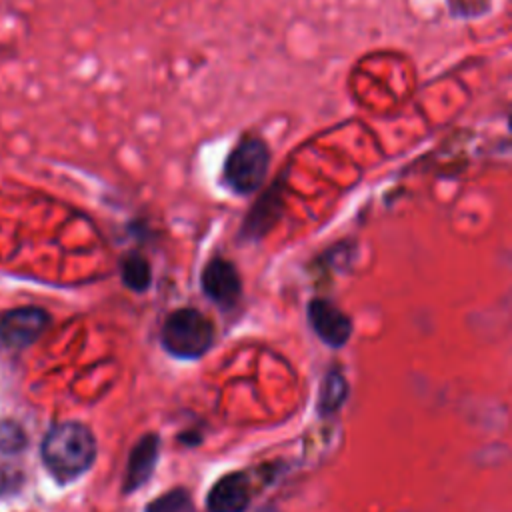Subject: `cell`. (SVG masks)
<instances>
[{
	"label": "cell",
	"mask_w": 512,
	"mask_h": 512,
	"mask_svg": "<svg viewBox=\"0 0 512 512\" xmlns=\"http://www.w3.org/2000/svg\"><path fill=\"white\" fill-rule=\"evenodd\" d=\"M146 512H192V500L184 490H172L148 504Z\"/></svg>",
	"instance_id": "obj_11"
},
{
	"label": "cell",
	"mask_w": 512,
	"mask_h": 512,
	"mask_svg": "<svg viewBox=\"0 0 512 512\" xmlns=\"http://www.w3.org/2000/svg\"><path fill=\"white\" fill-rule=\"evenodd\" d=\"M308 318L314 332L330 346H342L350 338L352 326L348 316L326 300L310 302Z\"/></svg>",
	"instance_id": "obj_5"
},
{
	"label": "cell",
	"mask_w": 512,
	"mask_h": 512,
	"mask_svg": "<svg viewBox=\"0 0 512 512\" xmlns=\"http://www.w3.org/2000/svg\"><path fill=\"white\" fill-rule=\"evenodd\" d=\"M204 292L218 304H232L240 294V278L236 268L222 258L206 264L202 272Z\"/></svg>",
	"instance_id": "obj_7"
},
{
	"label": "cell",
	"mask_w": 512,
	"mask_h": 512,
	"mask_svg": "<svg viewBox=\"0 0 512 512\" xmlns=\"http://www.w3.org/2000/svg\"><path fill=\"white\" fill-rule=\"evenodd\" d=\"M122 278L132 290H146L150 284V266L142 256H128L122 262Z\"/></svg>",
	"instance_id": "obj_9"
},
{
	"label": "cell",
	"mask_w": 512,
	"mask_h": 512,
	"mask_svg": "<svg viewBox=\"0 0 512 512\" xmlns=\"http://www.w3.org/2000/svg\"><path fill=\"white\" fill-rule=\"evenodd\" d=\"M214 340L212 322L194 308L172 312L162 326L164 348L178 358L202 356Z\"/></svg>",
	"instance_id": "obj_2"
},
{
	"label": "cell",
	"mask_w": 512,
	"mask_h": 512,
	"mask_svg": "<svg viewBox=\"0 0 512 512\" xmlns=\"http://www.w3.org/2000/svg\"><path fill=\"white\" fill-rule=\"evenodd\" d=\"M24 442V432L14 422H0V450L16 452Z\"/></svg>",
	"instance_id": "obj_13"
},
{
	"label": "cell",
	"mask_w": 512,
	"mask_h": 512,
	"mask_svg": "<svg viewBox=\"0 0 512 512\" xmlns=\"http://www.w3.org/2000/svg\"><path fill=\"white\" fill-rule=\"evenodd\" d=\"M250 502V482L242 472L222 476L208 492V512H244Z\"/></svg>",
	"instance_id": "obj_6"
},
{
	"label": "cell",
	"mask_w": 512,
	"mask_h": 512,
	"mask_svg": "<svg viewBox=\"0 0 512 512\" xmlns=\"http://www.w3.org/2000/svg\"><path fill=\"white\" fill-rule=\"evenodd\" d=\"M264 512H268V510H264Z\"/></svg>",
	"instance_id": "obj_15"
},
{
	"label": "cell",
	"mask_w": 512,
	"mask_h": 512,
	"mask_svg": "<svg viewBox=\"0 0 512 512\" xmlns=\"http://www.w3.org/2000/svg\"><path fill=\"white\" fill-rule=\"evenodd\" d=\"M270 166V150L258 136L242 138L224 162V180L238 194L258 190Z\"/></svg>",
	"instance_id": "obj_3"
},
{
	"label": "cell",
	"mask_w": 512,
	"mask_h": 512,
	"mask_svg": "<svg viewBox=\"0 0 512 512\" xmlns=\"http://www.w3.org/2000/svg\"><path fill=\"white\" fill-rule=\"evenodd\" d=\"M48 322L50 318L42 308L6 310L0 314V342L10 348H24L48 328Z\"/></svg>",
	"instance_id": "obj_4"
},
{
	"label": "cell",
	"mask_w": 512,
	"mask_h": 512,
	"mask_svg": "<svg viewBox=\"0 0 512 512\" xmlns=\"http://www.w3.org/2000/svg\"><path fill=\"white\" fill-rule=\"evenodd\" d=\"M510 128H512V116H510Z\"/></svg>",
	"instance_id": "obj_14"
},
{
	"label": "cell",
	"mask_w": 512,
	"mask_h": 512,
	"mask_svg": "<svg viewBox=\"0 0 512 512\" xmlns=\"http://www.w3.org/2000/svg\"><path fill=\"white\" fill-rule=\"evenodd\" d=\"M346 398V382L340 374L332 372L328 374V378L322 384V392H320V408L322 412H332L336 410L342 400Z\"/></svg>",
	"instance_id": "obj_10"
},
{
	"label": "cell",
	"mask_w": 512,
	"mask_h": 512,
	"mask_svg": "<svg viewBox=\"0 0 512 512\" xmlns=\"http://www.w3.org/2000/svg\"><path fill=\"white\" fill-rule=\"evenodd\" d=\"M492 0H448L452 14L460 18H478L490 8Z\"/></svg>",
	"instance_id": "obj_12"
},
{
	"label": "cell",
	"mask_w": 512,
	"mask_h": 512,
	"mask_svg": "<svg viewBox=\"0 0 512 512\" xmlns=\"http://www.w3.org/2000/svg\"><path fill=\"white\" fill-rule=\"evenodd\" d=\"M158 456V438L156 436H144L132 450V456L128 460V470H126V480L124 488L134 490L140 484H144L156 464Z\"/></svg>",
	"instance_id": "obj_8"
},
{
	"label": "cell",
	"mask_w": 512,
	"mask_h": 512,
	"mask_svg": "<svg viewBox=\"0 0 512 512\" xmlns=\"http://www.w3.org/2000/svg\"><path fill=\"white\" fill-rule=\"evenodd\" d=\"M94 456L96 442L92 432L76 422L54 426L42 442V460L60 480H70L86 472L92 466Z\"/></svg>",
	"instance_id": "obj_1"
}]
</instances>
